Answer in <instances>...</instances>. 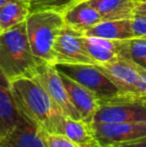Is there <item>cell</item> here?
I'll return each mask as SVG.
<instances>
[{
    "instance_id": "cell-11",
    "label": "cell",
    "mask_w": 146,
    "mask_h": 147,
    "mask_svg": "<svg viewBox=\"0 0 146 147\" xmlns=\"http://www.w3.org/2000/svg\"><path fill=\"white\" fill-rule=\"evenodd\" d=\"M0 147H47L41 129L22 118L16 126L0 137Z\"/></svg>"
},
{
    "instance_id": "cell-26",
    "label": "cell",
    "mask_w": 146,
    "mask_h": 147,
    "mask_svg": "<svg viewBox=\"0 0 146 147\" xmlns=\"http://www.w3.org/2000/svg\"><path fill=\"white\" fill-rule=\"evenodd\" d=\"M134 14H138V15H142L146 17V2L137 4L136 8H135Z\"/></svg>"
},
{
    "instance_id": "cell-17",
    "label": "cell",
    "mask_w": 146,
    "mask_h": 147,
    "mask_svg": "<svg viewBox=\"0 0 146 147\" xmlns=\"http://www.w3.org/2000/svg\"><path fill=\"white\" fill-rule=\"evenodd\" d=\"M22 118L10 89L0 86V137L11 131Z\"/></svg>"
},
{
    "instance_id": "cell-30",
    "label": "cell",
    "mask_w": 146,
    "mask_h": 147,
    "mask_svg": "<svg viewBox=\"0 0 146 147\" xmlns=\"http://www.w3.org/2000/svg\"><path fill=\"white\" fill-rule=\"evenodd\" d=\"M138 3H144V2H146V0H136Z\"/></svg>"
},
{
    "instance_id": "cell-21",
    "label": "cell",
    "mask_w": 146,
    "mask_h": 147,
    "mask_svg": "<svg viewBox=\"0 0 146 147\" xmlns=\"http://www.w3.org/2000/svg\"><path fill=\"white\" fill-rule=\"evenodd\" d=\"M47 147H79L68 137L60 133H50L41 130Z\"/></svg>"
},
{
    "instance_id": "cell-1",
    "label": "cell",
    "mask_w": 146,
    "mask_h": 147,
    "mask_svg": "<svg viewBox=\"0 0 146 147\" xmlns=\"http://www.w3.org/2000/svg\"><path fill=\"white\" fill-rule=\"evenodd\" d=\"M10 91L25 119L43 131L60 133L61 120L64 114L34 78L22 77L13 80Z\"/></svg>"
},
{
    "instance_id": "cell-8",
    "label": "cell",
    "mask_w": 146,
    "mask_h": 147,
    "mask_svg": "<svg viewBox=\"0 0 146 147\" xmlns=\"http://www.w3.org/2000/svg\"><path fill=\"white\" fill-rule=\"evenodd\" d=\"M53 50L55 64L84 63L96 65L85 48L83 34L66 24H64L59 32L55 40Z\"/></svg>"
},
{
    "instance_id": "cell-16",
    "label": "cell",
    "mask_w": 146,
    "mask_h": 147,
    "mask_svg": "<svg viewBox=\"0 0 146 147\" xmlns=\"http://www.w3.org/2000/svg\"><path fill=\"white\" fill-rule=\"evenodd\" d=\"M83 35L109 40H127L135 38L131 19L101 21L90 29L86 30Z\"/></svg>"
},
{
    "instance_id": "cell-10",
    "label": "cell",
    "mask_w": 146,
    "mask_h": 147,
    "mask_svg": "<svg viewBox=\"0 0 146 147\" xmlns=\"http://www.w3.org/2000/svg\"><path fill=\"white\" fill-rule=\"evenodd\" d=\"M60 76L67 90V93H68L69 99L77 110L78 114L80 115V118L83 121L92 125L95 113L98 109V100L99 99L89 89L77 83L71 78H69L68 76L62 73H60Z\"/></svg>"
},
{
    "instance_id": "cell-13",
    "label": "cell",
    "mask_w": 146,
    "mask_h": 147,
    "mask_svg": "<svg viewBox=\"0 0 146 147\" xmlns=\"http://www.w3.org/2000/svg\"><path fill=\"white\" fill-rule=\"evenodd\" d=\"M60 134L79 147H101L95 138L92 125L82 119H73L64 115L61 120Z\"/></svg>"
},
{
    "instance_id": "cell-9",
    "label": "cell",
    "mask_w": 146,
    "mask_h": 147,
    "mask_svg": "<svg viewBox=\"0 0 146 147\" xmlns=\"http://www.w3.org/2000/svg\"><path fill=\"white\" fill-rule=\"evenodd\" d=\"M96 66L119 89L121 94L137 95L136 84L139 77V66L135 63L119 56L108 63Z\"/></svg>"
},
{
    "instance_id": "cell-14",
    "label": "cell",
    "mask_w": 146,
    "mask_h": 147,
    "mask_svg": "<svg viewBox=\"0 0 146 147\" xmlns=\"http://www.w3.org/2000/svg\"><path fill=\"white\" fill-rule=\"evenodd\" d=\"M99 13L102 21L132 19L138 2L136 0H88Z\"/></svg>"
},
{
    "instance_id": "cell-2",
    "label": "cell",
    "mask_w": 146,
    "mask_h": 147,
    "mask_svg": "<svg viewBox=\"0 0 146 147\" xmlns=\"http://www.w3.org/2000/svg\"><path fill=\"white\" fill-rule=\"evenodd\" d=\"M42 62L32 52L25 21L0 32V68L10 82L33 78Z\"/></svg>"
},
{
    "instance_id": "cell-12",
    "label": "cell",
    "mask_w": 146,
    "mask_h": 147,
    "mask_svg": "<svg viewBox=\"0 0 146 147\" xmlns=\"http://www.w3.org/2000/svg\"><path fill=\"white\" fill-rule=\"evenodd\" d=\"M66 25L83 34L86 30L102 21L97 10L88 1L74 3L62 12Z\"/></svg>"
},
{
    "instance_id": "cell-31",
    "label": "cell",
    "mask_w": 146,
    "mask_h": 147,
    "mask_svg": "<svg viewBox=\"0 0 146 147\" xmlns=\"http://www.w3.org/2000/svg\"><path fill=\"white\" fill-rule=\"evenodd\" d=\"M0 32H1V28H0Z\"/></svg>"
},
{
    "instance_id": "cell-5",
    "label": "cell",
    "mask_w": 146,
    "mask_h": 147,
    "mask_svg": "<svg viewBox=\"0 0 146 147\" xmlns=\"http://www.w3.org/2000/svg\"><path fill=\"white\" fill-rule=\"evenodd\" d=\"M54 66L60 73L89 89L98 99L110 98L120 94L119 89L96 65L84 63H57Z\"/></svg>"
},
{
    "instance_id": "cell-4",
    "label": "cell",
    "mask_w": 146,
    "mask_h": 147,
    "mask_svg": "<svg viewBox=\"0 0 146 147\" xmlns=\"http://www.w3.org/2000/svg\"><path fill=\"white\" fill-rule=\"evenodd\" d=\"M131 121H146V105L139 99L138 95L120 93L110 98L98 100V109L93 123Z\"/></svg>"
},
{
    "instance_id": "cell-22",
    "label": "cell",
    "mask_w": 146,
    "mask_h": 147,
    "mask_svg": "<svg viewBox=\"0 0 146 147\" xmlns=\"http://www.w3.org/2000/svg\"><path fill=\"white\" fill-rule=\"evenodd\" d=\"M132 29L136 38H145L146 39V17L138 14H134L131 19Z\"/></svg>"
},
{
    "instance_id": "cell-25",
    "label": "cell",
    "mask_w": 146,
    "mask_h": 147,
    "mask_svg": "<svg viewBox=\"0 0 146 147\" xmlns=\"http://www.w3.org/2000/svg\"><path fill=\"white\" fill-rule=\"evenodd\" d=\"M0 86L6 89H10V86H11V82L6 77V75L4 74V72L2 71L1 68H0Z\"/></svg>"
},
{
    "instance_id": "cell-27",
    "label": "cell",
    "mask_w": 146,
    "mask_h": 147,
    "mask_svg": "<svg viewBox=\"0 0 146 147\" xmlns=\"http://www.w3.org/2000/svg\"><path fill=\"white\" fill-rule=\"evenodd\" d=\"M11 1H15V0H0V7L4 4L8 3V2H11Z\"/></svg>"
},
{
    "instance_id": "cell-23",
    "label": "cell",
    "mask_w": 146,
    "mask_h": 147,
    "mask_svg": "<svg viewBox=\"0 0 146 147\" xmlns=\"http://www.w3.org/2000/svg\"><path fill=\"white\" fill-rule=\"evenodd\" d=\"M137 95H146V69L139 67V77L136 84Z\"/></svg>"
},
{
    "instance_id": "cell-19",
    "label": "cell",
    "mask_w": 146,
    "mask_h": 147,
    "mask_svg": "<svg viewBox=\"0 0 146 147\" xmlns=\"http://www.w3.org/2000/svg\"><path fill=\"white\" fill-rule=\"evenodd\" d=\"M120 57L129 59L137 66L146 69V39L132 38L121 40Z\"/></svg>"
},
{
    "instance_id": "cell-29",
    "label": "cell",
    "mask_w": 146,
    "mask_h": 147,
    "mask_svg": "<svg viewBox=\"0 0 146 147\" xmlns=\"http://www.w3.org/2000/svg\"><path fill=\"white\" fill-rule=\"evenodd\" d=\"M73 3H77V2H81V1H88V0H72Z\"/></svg>"
},
{
    "instance_id": "cell-6",
    "label": "cell",
    "mask_w": 146,
    "mask_h": 147,
    "mask_svg": "<svg viewBox=\"0 0 146 147\" xmlns=\"http://www.w3.org/2000/svg\"><path fill=\"white\" fill-rule=\"evenodd\" d=\"M34 79L44 88L51 100L65 115L73 119H81L69 99L59 71L54 65L43 61L37 68Z\"/></svg>"
},
{
    "instance_id": "cell-28",
    "label": "cell",
    "mask_w": 146,
    "mask_h": 147,
    "mask_svg": "<svg viewBox=\"0 0 146 147\" xmlns=\"http://www.w3.org/2000/svg\"><path fill=\"white\" fill-rule=\"evenodd\" d=\"M138 97H139V99L142 101L143 104L146 105V95H142V96H139V95H138Z\"/></svg>"
},
{
    "instance_id": "cell-15",
    "label": "cell",
    "mask_w": 146,
    "mask_h": 147,
    "mask_svg": "<svg viewBox=\"0 0 146 147\" xmlns=\"http://www.w3.org/2000/svg\"><path fill=\"white\" fill-rule=\"evenodd\" d=\"M83 42L88 54L96 65L108 63L120 55L121 40H109L83 35Z\"/></svg>"
},
{
    "instance_id": "cell-7",
    "label": "cell",
    "mask_w": 146,
    "mask_h": 147,
    "mask_svg": "<svg viewBox=\"0 0 146 147\" xmlns=\"http://www.w3.org/2000/svg\"><path fill=\"white\" fill-rule=\"evenodd\" d=\"M92 129L101 147H112L146 137V121L93 123Z\"/></svg>"
},
{
    "instance_id": "cell-18",
    "label": "cell",
    "mask_w": 146,
    "mask_h": 147,
    "mask_svg": "<svg viewBox=\"0 0 146 147\" xmlns=\"http://www.w3.org/2000/svg\"><path fill=\"white\" fill-rule=\"evenodd\" d=\"M30 14L28 3L22 0L8 2L0 7V28L1 31L26 21Z\"/></svg>"
},
{
    "instance_id": "cell-3",
    "label": "cell",
    "mask_w": 146,
    "mask_h": 147,
    "mask_svg": "<svg viewBox=\"0 0 146 147\" xmlns=\"http://www.w3.org/2000/svg\"><path fill=\"white\" fill-rule=\"evenodd\" d=\"M32 52L43 61L55 64L54 43L65 22L61 12L42 10L32 12L25 21Z\"/></svg>"
},
{
    "instance_id": "cell-20",
    "label": "cell",
    "mask_w": 146,
    "mask_h": 147,
    "mask_svg": "<svg viewBox=\"0 0 146 147\" xmlns=\"http://www.w3.org/2000/svg\"><path fill=\"white\" fill-rule=\"evenodd\" d=\"M72 4V0H29L30 13L42 10H55L62 13Z\"/></svg>"
},
{
    "instance_id": "cell-24",
    "label": "cell",
    "mask_w": 146,
    "mask_h": 147,
    "mask_svg": "<svg viewBox=\"0 0 146 147\" xmlns=\"http://www.w3.org/2000/svg\"><path fill=\"white\" fill-rule=\"evenodd\" d=\"M112 147H146V137H143L138 140H134V141L131 142L117 144V145H114Z\"/></svg>"
}]
</instances>
